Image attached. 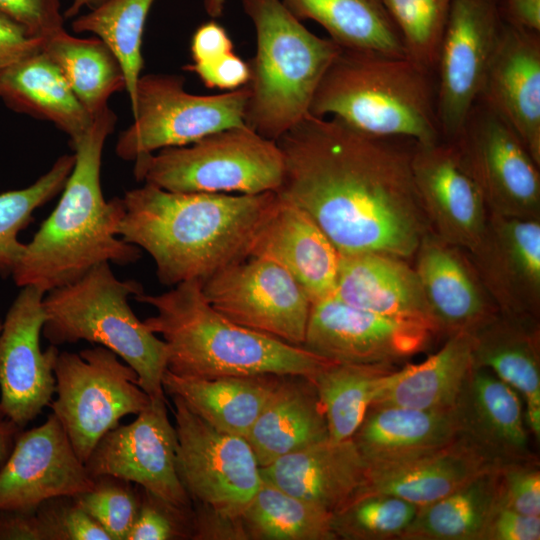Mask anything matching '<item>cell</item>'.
<instances>
[{"mask_svg":"<svg viewBox=\"0 0 540 540\" xmlns=\"http://www.w3.org/2000/svg\"><path fill=\"white\" fill-rule=\"evenodd\" d=\"M418 509V506L392 495L361 496L333 514V530L337 539H401Z\"/></svg>","mask_w":540,"mask_h":540,"instance_id":"cell-41","label":"cell"},{"mask_svg":"<svg viewBox=\"0 0 540 540\" xmlns=\"http://www.w3.org/2000/svg\"><path fill=\"white\" fill-rule=\"evenodd\" d=\"M249 255L269 258L284 267L312 304L334 294L339 251L305 210L278 194Z\"/></svg>","mask_w":540,"mask_h":540,"instance_id":"cell-23","label":"cell"},{"mask_svg":"<svg viewBox=\"0 0 540 540\" xmlns=\"http://www.w3.org/2000/svg\"><path fill=\"white\" fill-rule=\"evenodd\" d=\"M473 367L487 368L521 394L525 421L540 436L539 322L498 314L471 334Z\"/></svg>","mask_w":540,"mask_h":540,"instance_id":"cell-30","label":"cell"},{"mask_svg":"<svg viewBox=\"0 0 540 540\" xmlns=\"http://www.w3.org/2000/svg\"><path fill=\"white\" fill-rule=\"evenodd\" d=\"M410 164L431 231L470 252L484 232L489 212L456 144L447 140L414 144Z\"/></svg>","mask_w":540,"mask_h":540,"instance_id":"cell-20","label":"cell"},{"mask_svg":"<svg viewBox=\"0 0 540 540\" xmlns=\"http://www.w3.org/2000/svg\"><path fill=\"white\" fill-rule=\"evenodd\" d=\"M45 292L21 287L9 307L0 332V408L24 428L52 402L56 390L55 365L60 351H42Z\"/></svg>","mask_w":540,"mask_h":540,"instance_id":"cell-17","label":"cell"},{"mask_svg":"<svg viewBox=\"0 0 540 540\" xmlns=\"http://www.w3.org/2000/svg\"><path fill=\"white\" fill-rule=\"evenodd\" d=\"M428 72L407 56L341 48L309 114L335 118L372 137L436 143L442 137Z\"/></svg>","mask_w":540,"mask_h":540,"instance_id":"cell-5","label":"cell"},{"mask_svg":"<svg viewBox=\"0 0 540 540\" xmlns=\"http://www.w3.org/2000/svg\"><path fill=\"white\" fill-rule=\"evenodd\" d=\"M190 51L193 65H205L234 52L233 42L215 20L200 25L192 35Z\"/></svg>","mask_w":540,"mask_h":540,"instance_id":"cell-50","label":"cell"},{"mask_svg":"<svg viewBox=\"0 0 540 540\" xmlns=\"http://www.w3.org/2000/svg\"><path fill=\"white\" fill-rule=\"evenodd\" d=\"M276 142L284 158L276 193L305 210L340 254L414 256L431 229L411 152L310 114Z\"/></svg>","mask_w":540,"mask_h":540,"instance_id":"cell-1","label":"cell"},{"mask_svg":"<svg viewBox=\"0 0 540 540\" xmlns=\"http://www.w3.org/2000/svg\"><path fill=\"white\" fill-rule=\"evenodd\" d=\"M176 466L193 510L240 522L261 482V467L245 437L220 431L177 396Z\"/></svg>","mask_w":540,"mask_h":540,"instance_id":"cell-11","label":"cell"},{"mask_svg":"<svg viewBox=\"0 0 540 540\" xmlns=\"http://www.w3.org/2000/svg\"><path fill=\"white\" fill-rule=\"evenodd\" d=\"M177 445L165 397L151 398L134 421L116 426L97 442L85 466L92 477L112 475L180 509L192 510L177 472Z\"/></svg>","mask_w":540,"mask_h":540,"instance_id":"cell-16","label":"cell"},{"mask_svg":"<svg viewBox=\"0 0 540 540\" xmlns=\"http://www.w3.org/2000/svg\"><path fill=\"white\" fill-rule=\"evenodd\" d=\"M468 254L500 314L539 322L540 220L489 213Z\"/></svg>","mask_w":540,"mask_h":540,"instance_id":"cell-19","label":"cell"},{"mask_svg":"<svg viewBox=\"0 0 540 540\" xmlns=\"http://www.w3.org/2000/svg\"><path fill=\"white\" fill-rule=\"evenodd\" d=\"M367 465L353 440L325 439L261 468V476L287 493L332 514L354 498Z\"/></svg>","mask_w":540,"mask_h":540,"instance_id":"cell-25","label":"cell"},{"mask_svg":"<svg viewBox=\"0 0 540 540\" xmlns=\"http://www.w3.org/2000/svg\"><path fill=\"white\" fill-rule=\"evenodd\" d=\"M500 464L458 436L448 445L415 459L367 469L366 480L352 500L387 494L423 507Z\"/></svg>","mask_w":540,"mask_h":540,"instance_id":"cell-26","label":"cell"},{"mask_svg":"<svg viewBox=\"0 0 540 540\" xmlns=\"http://www.w3.org/2000/svg\"><path fill=\"white\" fill-rule=\"evenodd\" d=\"M498 467L449 495L419 507L401 540H483L499 503Z\"/></svg>","mask_w":540,"mask_h":540,"instance_id":"cell-35","label":"cell"},{"mask_svg":"<svg viewBox=\"0 0 540 540\" xmlns=\"http://www.w3.org/2000/svg\"><path fill=\"white\" fill-rule=\"evenodd\" d=\"M276 192H172L144 183L125 192L117 235L146 251L167 286L205 281L250 254Z\"/></svg>","mask_w":540,"mask_h":540,"instance_id":"cell-2","label":"cell"},{"mask_svg":"<svg viewBox=\"0 0 540 540\" xmlns=\"http://www.w3.org/2000/svg\"><path fill=\"white\" fill-rule=\"evenodd\" d=\"M1 327H2V324L0 323V332H1Z\"/></svg>","mask_w":540,"mask_h":540,"instance_id":"cell-57","label":"cell"},{"mask_svg":"<svg viewBox=\"0 0 540 540\" xmlns=\"http://www.w3.org/2000/svg\"><path fill=\"white\" fill-rule=\"evenodd\" d=\"M333 295L358 309L423 321L438 333L416 271L405 259L374 252L340 254Z\"/></svg>","mask_w":540,"mask_h":540,"instance_id":"cell-27","label":"cell"},{"mask_svg":"<svg viewBox=\"0 0 540 540\" xmlns=\"http://www.w3.org/2000/svg\"><path fill=\"white\" fill-rule=\"evenodd\" d=\"M479 100L515 132L540 165V34L503 21Z\"/></svg>","mask_w":540,"mask_h":540,"instance_id":"cell-22","label":"cell"},{"mask_svg":"<svg viewBox=\"0 0 540 540\" xmlns=\"http://www.w3.org/2000/svg\"><path fill=\"white\" fill-rule=\"evenodd\" d=\"M47 540H112L73 496L48 499L35 510Z\"/></svg>","mask_w":540,"mask_h":540,"instance_id":"cell-45","label":"cell"},{"mask_svg":"<svg viewBox=\"0 0 540 540\" xmlns=\"http://www.w3.org/2000/svg\"><path fill=\"white\" fill-rule=\"evenodd\" d=\"M22 428L12 422L0 408V465L9 456Z\"/></svg>","mask_w":540,"mask_h":540,"instance_id":"cell-54","label":"cell"},{"mask_svg":"<svg viewBox=\"0 0 540 540\" xmlns=\"http://www.w3.org/2000/svg\"><path fill=\"white\" fill-rule=\"evenodd\" d=\"M43 40L31 37L21 26L0 14V77L15 62L42 47Z\"/></svg>","mask_w":540,"mask_h":540,"instance_id":"cell-51","label":"cell"},{"mask_svg":"<svg viewBox=\"0 0 540 540\" xmlns=\"http://www.w3.org/2000/svg\"><path fill=\"white\" fill-rule=\"evenodd\" d=\"M260 467L328 439L315 385L302 375H283L246 436Z\"/></svg>","mask_w":540,"mask_h":540,"instance_id":"cell-29","label":"cell"},{"mask_svg":"<svg viewBox=\"0 0 540 540\" xmlns=\"http://www.w3.org/2000/svg\"><path fill=\"white\" fill-rule=\"evenodd\" d=\"M227 0H202L205 12L213 19L222 16Z\"/></svg>","mask_w":540,"mask_h":540,"instance_id":"cell-55","label":"cell"},{"mask_svg":"<svg viewBox=\"0 0 540 540\" xmlns=\"http://www.w3.org/2000/svg\"><path fill=\"white\" fill-rule=\"evenodd\" d=\"M94 478L57 416L20 431L0 468V510L35 511L44 501L90 490Z\"/></svg>","mask_w":540,"mask_h":540,"instance_id":"cell-18","label":"cell"},{"mask_svg":"<svg viewBox=\"0 0 540 540\" xmlns=\"http://www.w3.org/2000/svg\"><path fill=\"white\" fill-rule=\"evenodd\" d=\"M414 257L438 333L471 335L499 314L467 251L430 230Z\"/></svg>","mask_w":540,"mask_h":540,"instance_id":"cell-21","label":"cell"},{"mask_svg":"<svg viewBox=\"0 0 540 540\" xmlns=\"http://www.w3.org/2000/svg\"><path fill=\"white\" fill-rule=\"evenodd\" d=\"M458 437L452 410L369 407L351 437L367 469L383 468L436 451Z\"/></svg>","mask_w":540,"mask_h":540,"instance_id":"cell-28","label":"cell"},{"mask_svg":"<svg viewBox=\"0 0 540 540\" xmlns=\"http://www.w3.org/2000/svg\"><path fill=\"white\" fill-rule=\"evenodd\" d=\"M54 373L57 397L49 406L84 464L108 431L151 401L135 370L101 345L60 352Z\"/></svg>","mask_w":540,"mask_h":540,"instance_id":"cell-9","label":"cell"},{"mask_svg":"<svg viewBox=\"0 0 540 540\" xmlns=\"http://www.w3.org/2000/svg\"><path fill=\"white\" fill-rule=\"evenodd\" d=\"M435 334L423 321L365 311L331 295L312 304L302 346L337 363L393 365L423 351Z\"/></svg>","mask_w":540,"mask_h":540,"instance_id":"cell-15","label":"cell"},{"mask_svg":"<svg viewBox=\"0 0 540 540\" xmlns=\"http://www.w3.org/2000/svg\"><path fill=\"white\" fill-rule=\"evenodd\" d=\"M0 540H47L36 511L0 510Z\"/></svg>","mask_w":540,"mask_h":540,"instance_id":"cell-52","label":"cell"},{"mask_svg":"<svg viewBox=\"0 0 540 540\" xmlns=\"http://www.w3.org/2000/svg\"><path fill=\"white\" fill-rule=\"evenodd\" d=\"M498 6L505 23L540 34V0H501Z\"/></svg>","mask_w":540,"mask_h":540,"instance_id":"cell-53","label":"cell"},{"mask_svg":"<svg viewBox=\"0 0 540 540\" xmlns=\"http://www.w3.org/2000/svg\"><path fill=\"white\" fill-rule=\"evenodd\" d=\"M74 154L57 158L52 167L31 185L0 193V276L12 275L25 244L19 233L33 220V212L63 190L74 167Z\"/></svg>","mask_w":540,"mask_h":540,"instance_id":"cell-40","label":"cell"},{"mask_svg":"<svg viewBox=\"0 0 540 540\" xmlns=\"http://www.w3.org/2000/svg\"><path fill=\"white\" fill-rule=\"evenodd\" d=\"M202 292L231 321L303 345L312 302L299 282L275 261L249 255L203 281Z\"/></svg>","mask_w":540,"mask_h":540,"instance_id":"cell-12","label":"cell"},{"mask_svg":"<svg viewBox=\"0 0 540 540\" xmlns=\"http://www.w3.org/2000/svg\"><path fill=\"white\" fill-rule=\"evenodd\" d=\"M395 368L387 364L332 362L311 380L323 409L328 439H350L363 421L383 378Z\"/></svg>","mask_w":540,"mask_h":540,"instance_id":"cell-38","label":"cell"},{"mask_svg":"<svg viewBox=\"0 0 540 540\" xmlns=\"http://www.w3.org/2000/svg\"><path fill=\"white\" fill-rule=\"evenodd\" d=\"M300 21L318 23L344 49L406 57L382 0H281Z\"/></svg>","mask_w":540,"mask_h":540,"instance_id":"cell-34","label":"cell"},{"mask_svg":"<svg viewBox=\"0 0 540 540\" xmlns=\"http://www.w3.org/2000/svg\"><path fill=\"white\" fill-rule=\"evenodd\" d=\"M135 300L155 308L143 322L160 334L167 349V370L194 378L253 375H302L313 378L333 361L245 328L214 309L202 282L179 283L161 294L143 292Z\"/></svg>","mask_w":540,"mask_h":540,"instance_id":"cell-4","label":"cell"},{"mask_svg":"<svg viewBox=\"0 0 540 540\" xmlns=\"http://www.w3.org/2000/svg\"><path fill=\"white\" fill-rule=\"evenodd\" d=\"M458 436L499 462L536 459L518 393L487 368L473 367L452 408Z\"/></svg>","mask_w":540,"mask_h":540,"instance_id":"cell-24","label":"cell"},{"mask_svg":"<svg viewBox=\"0 0 540 540\" xmlns=\"http://www.w3.org/2000/svg\"><path fill=\"white\" fill-rule=\"evenodd\" d=\"M497 476L500 505L540 516V471L536 459L502 463Z\"/></svg>","mask_w":540,"mask_h":540,"instance_id":"cell-46","label":"cell"},{"mask_svg":"<svg viewBox=\"0 0 540 540\" xmlns=\"http://www.w3.org/2000/svg\"><path fill=\"white\" fill-rule=\"evenodd\" d=\"M180 75H141L131 107L133 122L117 139L115 152L123 160L168 147L185 146L219 130L244 125L249 89L212 95L185 90Z\"/></svg>","mask_w":540,"mask_h":540,"instance_id":"cell-10","label":"cell"},{"mask_svg":"<svg viewBox=\"0 0 540 540\" xmlns=\"http://www.w3.org/2000/svg\"><path fill=\"white\" fill-rule=\"evenodd\" d=\"M502 25L497 0L452 2L436 64V115L447 141L460 135L479 100Z\"/></svg>","mask_w":540,"mask_h":540,"instance_id":"cell-13","label":"cell"},{"mask_svg":"<svg viewBox=\"0 0 540 540\" xmlns=\"http://www.w3.org/2000/svg\"><path fill=\"white\" fill-rule=\"evenodd\" d=\"M453 142L490 214L540 220V165L503 120L477 102Z\"/></svg>","mask_w":540,"mask_h":540,"instance_id":"cell-14","label":"cell"},{"mask_svg":"<svg viewBox=\"0 0 540 540\" xmlns=\"http://www.w3.org/2000/svg\"><path fill=\"white\" fill-rule=\"evenodd\" d=\"M283 375L178 376L166 369L164 393L179 397L188 408L216 429L247 436Z\"/></svg>","mask_w":540,"mask_h":540,"instance_id":"cell-33","label":"cell"},{"mask_svg":"<svg viewBox=\"0 0 540 540\" xmlns=\"http://www.w3.org/2000/svg\"><path fill=\"white\" fill-rule=\"evenodd\" d=\"M60 4V0H0V14L43 40L64 29Z\"/></svg>","mask_w":540,"mask_h":540,"instance_id":"cell-47","label":"cell"},{"mask_svg":"<svg viewBox=\"0 0 540 540\" xmlns=\"http://www.w3.org/2000/svg\"><path fill=\"white\" fill-rule=\"evenodd\" d=\"M242 5L256 32L244 123L277 141L309 115L314 94L341 47L309 31L281 0H242Z\"/></svg>","mask_w":540,"mask_h":540,"instance_id":"cell-6","label":"cell"},{"mask_svg":"<svg viewBox=\"0 0 540 540\" xmlns=\"http://www.w3.org/2000/svg\"><path fill=\"white\" fill-rule=\"evenodd\" d=\"M184 70L195 73L210 89L225 91L240 88L248 83L249 64L234 52L205 65H186Z\"/></svg>","mask_w":540,"mask_h":540,"instance_id":"cell-48","label":"cell"},{"mask_svg":"<svg viewBox=\"0 0 540 540\" xmlns=\"http://www.w3.org/2000/svg\"><path fill=\"white\" fill-rule=\"evenodd\" d=\"M333 514L262 478L240 522L245 539L335 540Z\"/></svg>","mask_w":540,"mask_h":540,"instance_id":"cell-37","label":"cell"},{"mask_svg":"<svg viewBox=\"0 0 540 540\" xmlns=\"http://www.w3.org/2000/svg\"><path fill=\"white\" fill-rule=\"evenodd\" d=\"M134 162L137 181L172 192L255 195L277 192L284 177L277 142L245 124L140 155Z\"/></svg>","mask_w":540,"mask_h":540,"instance_id":"cell-8","label":"cell"},{"mask_svg":"<svg viewBox=\"0 0 540 540\" xmlns=\"http://www.w3.org/2000/svg\"><path fill=\"white\" fill-rule=\"evenodd\" d=\"M141 292L140 283L120 280L109 262L99 263L79 279L45 293L42 334L55 346L85 340L110 349L135 370L139 386L150 398H161L165 342L128 304L129 296Z\"/></svg>","mask_w":540,"mask_h":540,"instance_id":"cell-7","label":"cell"},{"mask_svg":"<svg viewBox=\"0 0 540 540\" xmlns=\"http://www.w3.org/2000/svg\"><path fill=\"white\" fill-rule=\"evenodd\" d=\"M0 98L17 113L51 122L70 140L81 136L93 118L42 47L4 71Z\"/></svg>","mask_w":540,"mask_h":540,"instance_id":"cell-31","label":"cell"},{"mask_svg":"<svg viewBox=\"0 0 540 540\" xmlns=\"http://www.w3.org/2000/svg\"><path fill=\"white\" fill-rule=\"evenodd\" d=\"M104 0H72L70 7L64 12L65 17L75 16L84 6H96Z\"/></svg>","mask_w":540,"mask_h":540,"instance_id":"cell-56","label":"cell"},{"mask_svg":"<svg viewBox=\"0 0 540 540\" xmlns=\"http://www.w3.org/2000/svg\"><path fill=\"white\" fill-rule=\"evenodd\" d=\"M540 516H530L498 503L483 540H539Z\"/></svg>","mask_w":540,"mask_h":540,"instance_id":"cell-49","label":"cell"},{"mask_svg":"<svg viewBox=\"0 0 540 540\" xmlns=\"http://www.w3.org/2000/svg\"><path fill=\"white\" fill-rule=\"evenodd\" d=\"M93 478L94 486L73 496L74 501L104 528L112 540H126L138 514L137 486L112 475Z\"/></svg>","mask_w":540,"mask_h":540,"instance_id":"cell-43","label":"cell"},{"mask_svg":"<svg viewBox=\"0 0 540 540\" xmlns=\"http://www.w3.org/2000/svg\"><path fill=\"white\" fill-rule=\"evenodd\" d=\"M116 122L108 106L71 140L74 167L55 209L25 244L11 275L18 287L34 286L46 293L99 263L127 265L140 259L141 249L117 235L124 214L122 198L106 200L101 187L103 148Z\"/></svg>","mask_w":540,"mask_h":540,"instance_id":"cell-3","label":"cell"},{"mask_svg":"<svg viewBox=\"0 0 540 540\" xmlns=\"http://www.w3.org/2000/svg\"><path fill=\"white\" fill-rule=\"evenodd\" d=\"M42 49L57 64L73 92L93 117L109 98L126 90L122 66L99 38H79L64 29L43 39Z\"/></svg>","mask_w":540,"mask_h":540,"instance_id":"cell-36","label":"cell"},{"mask_svg":"<svg viewBox=\"0 0 540 540\" xmlns=\"http://www.w3.org/2000/svg\"><path fill=\"white\" fill-rule=\"evenodd\" d=\"M382 1L401 37L406 56L427 71L436 67L453 0Z\"/></svg>","mask_w":540,"mask_h":540,"instance_id":"cell-42","label":"cell"},{"mask_svg":"<svg viewBox=\"0 0 540 540\" xmlns=\"http://www.w3.org/2000/svg\"><path fill=\"white\" fill-rule=\"evenodd\" d=\"M154 1L104 0L72 22L74 32L97 36L118 58L131 107L135 103L137 84L143 69L144 27Z\"/></svg>","mask_w":540,"mask_h":540,"instance_id":"cell-39","label":"cell"},{"mask_svg":"<svg viewBox=\"0 0 540 540\" xmlns=\"http://www.w3.org/2000/svg\"><path fill=\"white\" fill-rule=\"evenodd\" d=\"M472 369L471 335L448 336L444 345L423 362L388 373L371 406L452 410Z\"/></svg>","mask_w":540,"mask_h":540,"instance_id":"cell-32","label":"cell"},{"mask_svg":"<svg viewBox=\"0 0 540 540\" xmlns=\"http://www.w3.org/2000/svg\"><path fill=\"white\" fill-rule=\"evenodd\" d=\"M139 509L126 540L192 539V510L180 509L137 485Z\"/></svg>","mask_w":540,"mask_h":540,"instance_id":"cell-44","label":"cell"}]
</instances>
